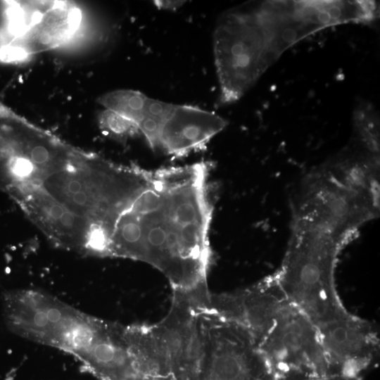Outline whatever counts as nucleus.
Listing matches in <instances>:
<instances>
[{"instance_id": "7ed1b4c3", "label": "nucleus", "mask_w": 380, "mask_h": 380, "mask_svg": "<svg viewBox=\"0 0 380 380\" xmlns=\"http://www.w3.org/2000/svg\"><path fill=\"white\" fill-rule=\"evenodd\" d=\"M215 64L222 104L240 99L283 53L263 3L224 13L213 33Z\"/></svg>"}, {"instance_id": "ddd939ff", "label": "nucleus", "mask_w": 380, "mask_h": 380, "mask_svg": "<svg viewBox=\"0 0 380 380\" xmlns=\"http://www.w3.org/2000/svg\"><path fill=\"white\" fill-rule=\"evenodd\" d=\"M99 103L108 110L138 125L152 115L153 99L143 93L120 89L102 95Z\"/></svg>"}, {"instance_id": "0eeeda50", "label": "nucleus", "mask_w": 380, "mask_h": 380, "mask_svg": "<svg viewBox=\"0 0 380 380\" xmlns=\"http://www.w3.org/2000/svg\"><path fill=\"white\" fill-rule=\"evenodd\" d=\"M258 347L270 372L330 379L318 327L291 303Z\"/></svg>"}, {"instance_id": "1a4fd4ad", "label": "nucleus", "mask_w": 380, "mask_h": 380, "mask_svg": "<svg viewBox=\"0 0 380 380\" xmlns=\"http://www.w3.org/2000/svg\"><path fill=\"white\" fill-rule=\"evenodd\" d=\"M289 304L274 273L246 288L210 293L208 308L242 329L258 346Z\"/></svg>"}, {"instance_id": "dca6fc26", "label": "nucleus", "mask_w": 380, "mask_h": 380, "mask_svg": "<svg viewBox=\"0 0 380 380\" xmlns=\"http://www.w3.org/2000/svg\"><path fill=\"white\" fill-rule=\"evenodd\" d=\"M260 380H313L308 376L298 374H279L269 372Z\"/></svg>"}, {"instance_id": "4468645a", "label": "nucleus", "mask_w": 380, "mask_h": 380, "mask_svg": "<svg viewBox=\"0 0 380 380\" xmlns=\"http://www.w3.org/2000/svg\"><path fill=\"white\" fill-rule=\"evenodd\" d=\"M101 123L105 130L118 137L139 132L133 123L108 110L103 113Z\"/></svg>"}, {"instance_id": "2eb2a0df", "label": "nucleus", "mask_w": 380, "mask_h": 380, "mask_svg": "<svg viewBox=\"0 0 380 380\" xmlns=\"http://www.w3.org/2000/svg\"><path fill=\"white\" fill-rule=\"evenodd\" d=\"M13 160L12 151L0 134V189L6 193L13 184Z\"/></svg>"}, {"instance_id": "20e7f679", "label": "nucleus", "mask_w": 380, "mask_h": 380, "mask_svg": "<svg viewBox=\"0 0 380 380\" xmlns=\"http://www.w3.org/2000/svg\"><path fill=\"white\" fill-rule=\"evenodd\" d=\"M3 314L15 334L72 355L89 343L102 320L49 293L30 289L5 293Z\"/></svg>"}, {"instance_id": "9b49d317", "label": "nucleus", "mask_w": 380, "mask_h": 380, "mask_svg": "<svg viewBox=\"0 0 380 380\" xmlns=\"http://www.w3.org/2000/svg\"><path fill=\"white\" fill-rule=\"evenodd\" d=\"M122 326L102 319L89 343L72 355L98 380H146L136 370L122 336Z\"/></svg>"}, {"instance_id": "39448f33", "label": "nucleus", "mask_w": 380, "mask_h": 380, "mask_svg": "<svg viewBox=\"0 0 380 380\" xmlns=\"http://www.w3.org/2000/svg\"><path fill=\"white\" fill-rule=\"evenodd\" d=\"M201 357L198 380H260L269 367L253 339L208 307L199 313Z\"/></svg>"}, {"instance_id": "423d86ee", "label": "nucleus", "mask_w": 380, "mask_h": 380, "mask_svg": "<svg viewBox=\"0 0 380 380\" xmlns=\"http://www.w3.org/2000/svg\"><path fill=\"white\" fill-rule=\"evenodd\" d=\"M208 299L195 291L172 290L170 308L148 324L170 380H198L201 357L199 313Z\"/></svg>"}, {"instance_id": "9d476101", "label": "nucleus", "mask_w": 380, "mask_h": 380, "mask_svg": "<svg viewBox=\"0 0 380 380\" xmlns=\"http://www.w3.org/2000/svg\"><path fill=\"white\" fill-rule=\"evenodd\" d=\"M228 125L213 112L189 105H174L158 135V150L168 156L183 157L202 150Z\"/></svg>"}, {"instance_id": "f3484780", "label": "nucleus", "mask_w": 380, "mask_h": 380, "mask_svg": "<svg viewBox=\"0 0 380 380\" xmlns=\"http://www.w3.org/2000/svg\"><path fill=\"white\" fill-rule=\"evenodd\" d=\"M153 2L158 9L175 11L179 8L185 3V1L157 0Z\"/></svg>"}, {"instance_id": "f257e3e1", "label": "nucleus", "mask_w": 380, "mask_h": 380, "mask_svg": "<svg viewBox=\"0 0 380 380\" xmlns=\"http://www.w3.org/2000/svg\"><path fill=\"white\" fill-rule=\"evenodd\" d=\"M209 164L146 170L132 165L102 230L103 257L160 271L172 290H206L213 205Z\"/></svg>"}, {"instance_id": "6e6552de", "label": "nucleus", "mask_w": 380, "mask_h": 380, "mask_svg": "<svg viewBox=\"0 0 380 380\" xmlns=\"http://www.w3.org/2000/svg\"><path fill=\"white\" fill-rule=\"evenodd\" d=\"M317 327L330 379H355L376 359L379 338L368 320L347 311Z\"/></svg>"}, {"instance_id": "f03ea898", "label": "nucleus", "mask_w": 380, "mask_h": 380, "mask_svg": "<svg viewBox=\"0 0 380 380\" xmlns=\"http://www.w3.org/2000/svg\"><path fill=\"white\" fill-rule=\"evenodd\" d=\"M300 228L303 230H294L275 274L289 303L319 327L348 311L336 291L334 271L349 240L324 224Z\"/></svg>"}, {"instance_id": "f8f14e48", "label": "nucleus", "mask_w": 380, "mask_h": 380, "mask_svg": "<svg viewBox=\"0 0 380 380\" xmlns=\"http://www.w3.org/2000/svg\"><path fill=\"white\" fill-rule=\"evenodd\" d=\"M34 17L23 32L0 50L1 58L15 60L57 46L73 33L80 21L77 9L63 1L49 2Z\"/></svg>"}]
</instances>
